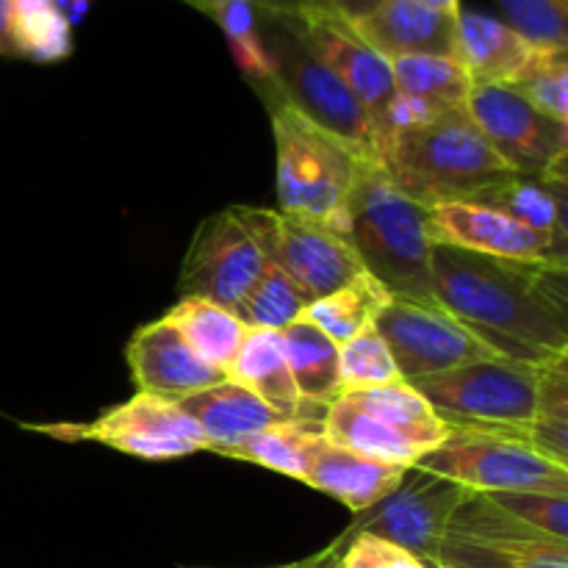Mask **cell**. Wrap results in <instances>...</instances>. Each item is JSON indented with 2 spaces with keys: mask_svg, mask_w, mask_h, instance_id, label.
I'll use <instances>...</instances> for the list:
<instances>
[{
  "mask_svg": "<svg viewBox=\"0 0 568 568\" xmlns=\"http://www.w3.org/2000/svg\"><path fill=\"white\" fill-rule=\"evenodd\" d=\"M416 466L477 494H568V469L536 453L525 436L505 430L449 425L447 438Z\"/></svg>",
  "mask_w": 568,
  "mask_h": 568,
  "instance_id": "52a82bcc",
  "label": "cell"
},
{
  "mask_svg": "<svg viewBox=\"0 0 568 568\" xmlns=\"http://www.w3.org/2000/svg\"><path fill=\"white\" fill-rule=\"evenodd\" d=\"M541 369L544 366L521 361L488 358L410 386L447 425L486 427L527 438V427L536 414Z\"/></svg>",
  "mask_w": 568,
  "mask_h": 568,
  "instance_id": "8992f818",
  "label": "cell"
},
{
  "mask_svg": "<svg viewBox=\"0 0 568 568\" xmlns=\"http://www.w3.org/2000/svg\"><path fill=\"white\" fill-rule=\"evenodd\" d=\"M536 53L538 48L519 37L508 22L480 14V11L460 9L455 59L464 64L471 89L510 87L536 59Z\"/></svg>",
  "mask_w": 568,
  "mask_h": 568,
  "instance_id": "ffe728a7",
  "label": "cell"
},
{
  "mask_svg": "<svg viewBox=\"0 0 568 568\" xmlns=\"http://www.w3.org/2000/svg\"><path fill=\"white\" fill-rule=\"evenodd\" d=\"M403 381L394 364L388 344L375 325L355 333L338 347V392H364V388L386 386Z\"/></svg>",
  "mask_w": 568,
  "mask_h": 568,
  "instance_id": "1f68e13d",
  "label": "cell"
},
{
  "mask_svg": "<svg viewBox=\"0 0 568 568\" xmlns=\"http://www.w3.org/2000/svg\"><path fill=\"white\" fill-rule=\"evenodd\" d=\"M430 266L436 303L499 358L547 366L568 355V264L433 244Z\"/></svg>",
  "mask_w": 568,
  "mask_h": 568,
  "instance_id": "6da1fadb",
  "label": "cell"
},
{
  "mask_svg": "<svg viewBox=\"0 0 568 568\" xmlns=\"http://www.w3.org/2000/svg\"><path fill=\"white\" fill-rule=\"evenodd\" d=\"M9 3V14L20 17V14H31V11L48 9L53 6V0H6Z\"/></svg>",
  "mask_w": 568,
  "mask_h": 568,
  "instance_id": "b9f144b4",
  "label": "cell"
},
{
  "mask_svg": "<svg viewBox=\"0 0 568 568\" xmlns=\"http://www.w3.org/2000/svg\"><path fill=\"white\" fill-rule=\"evenodd\" d=\"M11 39L17 59L53 64L72 53V26L55 6L11 17Z\"/></svg>",
  "mask_w": 568,
  "mask_h": 568,
  "instance_id": "836d02e7",
  "label": "cell"
},
{
  "mask_svg": "<svg viewBox=\"0 0 568 568\" xmlns=\"http://www.w3.org/2000/svg\"><path fill=\"white\" fill-rule=\"evenodd\" d=\"M297 33L308 44L311 53L322 64L331 67L342 78L344 87L369 111V116L377 125V139H381L383 148V116H386L392 98L397 94L388 59H383L377 50L361 42L349 31L347 22L331 20V17L314 14V11H303L297 17Z\"/></svg>",
  "mask_w": 568,
  "mask_h": 568,
  "instance_id": "2e32d148",
  "label": "cell"
},
{
  "mask_svg": "<svg viewBox=\"0 0 568 568\" xmlns=\"http://www.w3.org/2000/svg\"><path fill=\"white\" fill-rule=\"evenodd\" d=\"M258 26L272 55L270 87L275 89L277 98L349 144L361 159L381 164L375 120L344 87L342 78L311 53L297 33V17L258 9Z\"/></svg>",
  "mask_w": 568,
  "mask_h": 568,
  "instance_id": "5b68a950",
  "label": "cell"
},
{
  "mask_svg": "<svg viewBox=\"0 0 568 568\" xmlns=\"http://www.w3.org/2000/svg\"><path fill=\"white\" fill-rule=\"evenodd\" d=\"M438 568H568V544L521 525L471 491L449 519Z\"/></svg>",
  "mask_w": 568,
  "mask_h": 568,
  "instance_id": "ba28073f",
  "label": "cell"
},
{
  "mask_svg": "<svg viewBox=\"0 0 568 568\" xmlns=\"http://www.w3.org/2000/svg\"><path fill=\"white\" fill-rule=\"evenodd\" d=\"M59 442H94L142 460H172L205 449L194 419L175 403L139 392L128 403L103 410L89 425H22Z\"/></svg>",
  "mask_w": 568,
  "mask_h": 568,
  "instance_id": "7c38bea8",
  "label": "cell"
},
{
  "mask_svg": "<svg viewBox=\"0 0 568 568\" xmlns=\"http://www.w3.org/2000/svg\"><path fill=\"white\" fill-rule=\"evenodd\" d=\"M381 166L394 186L422 209L471 203L480 192L516 175L494 153L466 105L392 136Z\"/></svg>",
  "mask_w": 568,
  "mask_h": 568,
  "instance_id": "7a4b0ae2",
  "label": "cell"
},
{
  "mask_svg": "<svg viewBox=\"0 0 568 568\" xmlns=\"http://www.w3.org/2000/svg\"><path fill=\"white\" fill-rule=\"evenodd\" d=\"M266 261L255 236L253 205H231L200 222L183 258L178 292L236 311Z\"/></svg>",
  "mask_w": 568,
  "mask_h": 568,
  "instance_id": "9c48e42d",
  "label": "cell"
},
{
  "mask_svg": "<svg viewBox=\"0 0 568 568\" xmlns=\"http://www.w3.org/2000/svg\"><path fill=\"white\" fill-rule=\"evenodd\" d=\"M203 11L222 28L239 70L253 83L270 81L272 55L266 50L264 37H261L258 9L247 0H214Z\"/></svg>",
  "mask_w": 568,
  "mask_h": 568,
  "instance_id": "4dcf8cb0",
  "label": "cell"
},
{
  "mask_svg": "<svg viewBox=\"0 0 568 568\" xmlns=\"http://www.w3.org/2000/svg\"><path fill=\"white\" fill-rule=\"evenodd\" d=\"M381 0H305V11H314V14L331 17L338 22H355L361 17L369 14Z\"/></svg>",
  "mask_w": 568,
  "mask_h": 568,
  "instance_id": "74e56055",
  "label": "cell"
},
{
  "mask_svg": "<svg viewBox=\"0 0 568 568\" xmlns=\"http://www.w3.org/2000/svg\"><path fill=\"white\" fill-rule=\"evenodd\" d=\"M342 552H344V541L336 538L331 547L320 549L311 558L294 560V564H283V566H270V568H342ZM181 568H209V566H181Z\"/></svg>",
  "mask_w": 568,
  "mask_h": 568,
  "instance_id": "f35d334b",
  "label": "cell"
},
{
  "mask_svg": "<svg viewBox=\"0 0 568 568\" xmlns=\"http://www.w3.org/2000/svg\"><path fill=\"white\" fill-rule=\"evenodd\" d=\"M414 3L427 6V9L444 11V14H460V0H414Z\"/></svg>",
  "mask_w": 568,
  "mask_h": 568,
  "instance_id": "7bdbcfd3",
  "label": "cell"
},
{
  "mask_svg": "<svg viewBox=\"0 0 568 568\" xmlns=\"http://www.w3.org/2000/svg\"><path fill=\"white\" fill-rule=\"evenodd\" d=\"M405 471L408 469L403 466L381 464V460H372L347 447H338V444L327 442L322 433L311 447L303 483L338 499L353 514H364L399 486Z\"/></svg>",
  "mask_w": 568,
  "mask_h": 568,
  "instance_id": "d6986e66",
  "label": "cell"
},
{
  "mask_svg": "<svg viewBox=\"0 0 568 568\" xmlns=\"http://www.w3.org/2000/svg\"><path fill=\"white\" fill-rule=\"evenodd\" d=\"M344 239L394 300L438 305L425 209L405 197L377 161L361 166L347 200Z\"/></svg>",
  "mask_w": 568,
  "mask_h": 568,
  "instance_id": "3957f363",
  "label": "cell"
},
{
  "mask_svg": "<svg viewBox=\"0 0 568 568\" xmlns=\"http://www.w3.org/2000/svg\"><path fill=\"white\" fill-rule=\"evenodd\" d=\"M375 327L405 383L444 375L475 361L499 358L475 327L442 305L392 300L375 320Z\"/></svg>",
  "mask_w": 568,
  "mask_h": 568,
  "instance_id": "30bf717a",
  "label": "cell"
},
{
  "mask_svg": "<svg viewBox=\"0 0 568 568\" xmlns=\"http://www.w3.org/2000/svg\"><path fill=\"white\" fill-rule=\"evenodd\" d=\"M186 3H192L194 9L203 11L205 6L214 3V0H186ZM247 3H253L255 9L261 11H272V14H286V17H300L305 11V0H247Z\"/></svg>",
  "mask_w": 568,
  "mask_h": 568,
  "instance_id": "ab89813d",
  "label": "cell"
},
{
  "mask_svg": "<svg viewBox=\"0 0 568 568\" xmlns=\"http://www.w3.org/2000/svg\"><path fill=\"white\" fill-rule=\"evenodd\" d=\"M175 405L200 427L205 449H214L220 455L239 447L255 433L283 422V416L272 410L264 399H258L253 392L233 381H222L216 386L203 388V392L183 397Z\"/></svg>",
  "mask_w": 568,
  "mask_h": 568,
  "instance_id": "44dd1931",
  "label": "cell"
},
{
  "mask_svg": "<svg viewBox=\"0 0 568 568\" xmlns=\"http://www.w3.org/2000/svg\"><path fill=\"white\" fill-rule=\"evenodd\" d=\"M0 55H14V39H11V14L9 3L0 0Z\"/></svg>",
  "mask_w": 568,
  "mask_h": 568,
  "instance_id": "60d3db41",
  "label": "cell"
},
{
  "mask_svg": "<svg viewBox=\"0 0 568 568\" xmlns=\"http://www.w3.org/2000/svg\"><path fill=\"white\" fill-rule=\"evenodd\" d=\"M164 320L175 327L183 336V342L214 369H220L227 377L233 361H236L239 349H242L244 336L250 327L242 325L233 311L222 308V305L209 303L200 297H181Z\"/></svg>",
  "mask_w": 568,
  "mask_h": 568,
  "instance_id": "cb8c5ba5",
  "label": "cell"
},
{
  "mask_svg": "<svg viewBox=\"0 0 568 568\" xmlns=\"http://www.w3.org/2000/svg\"><path fill=\"white\" fill-rule=\"evenodd\" d=\"M425 233L430 244H447L469 253L568 264L566 244L558 239L477 203H444L425 209Z\"/></svg>",
  "mask_w": 568,
  "mask_h": 568,
  "instance_id": "9a60e30c",
  "label": "cell"
},
{
  "mask_svg": "<svg viewBox=\"0 0 568 568\" xmlns=\"http://www.w3.org/2000/svg\"><path fill=\"white\" fill-rule=\"evenodd\" d=\"M308 297L297 288V283L286 275L277 264L266 261L258 281L247 288L239 308L233 314L242 320L250 331H275L283 333L288 325L303 320L308 308Z\"/></svg>",
  "mask_w": 568,
  "mask_h": 568,
  "instance_id": "f1b7e54d",
  "label": "cell"
},
{
  "mask_svg": "<svg viewBox=\"0 0 568 568\" xmlns=\"http://www.w3.org/2000/svg\"><path fill=\"white\" fill-rule=\"evenodd\" d=\"M322 419L325 416H300V419L277 422V425L250 436L239 447L227 449L225 458L247 460V464H258L277 475L305 480L311 447L322 436Z\"/></svg>",
  "mask_w": 568,
  "mask_h": 568,
  "instance_id": "4316f807",
  "label": "cell"
},
{
  "mask_svg": "<svg viewBox=\"0 0 568 568\" xmlns=\"http://www.w3.org/2000/svg\"><path fill=\"white\" fill-rule=\"evenodd\" d=\"M532 109L555 122H568V50H538L527 70L510 83Z\"/></svg>",
  "mask_w": 568,
  "mask_h": 568,
  "instance_id": "d6a6232c",
  "label": "cell"
},
{
  "mask_svg": "<svg viewBox=\"0 0 568 568\" xmlns=\"http://www.w3.org/2000/svg\"><path fill=\"white\" fill-rule=\"evenodd\" d=\"M342 568H430V566H425L419 558L405 552V549L397 547V544L383 541V538L369 536V532H358V536H349L347 541H344Z\"/></svg>",
  "mask_w": 568,
  "mask_h": 568,
  "instance_id": "8d00e7d4",
  "label": "cell"
},
{
  "mask_svg": "<svg viewBox=\"0 0 568 568\" xmlns=\"http://www.w3.org/2000/svg\"><path fill=\"white\" fill-rule=\"evenodd\" d=\"M497 508L519 519L521 525L568 544V494L549 491H503L486 494Z\"/></svg>",
  "mask_w": 568,
  "mask_h": 568,
  "instance_id": "d590c367",
  "label": "cell"
},
{
  "mask_svg": "<svg viewBox=\"0 0 568 568\" xmlns=\"http://www.w3.org/2000/svg\"><path fill=\"white\" fill-rule=\"evenodd\" d=\"M227 381L239 383L255 397L264 399L272 410L283 419H300V416H325L322 408H308L300 399L297 386L292 381L283 336L275 331H247L242 349L233 361Z\"/></svg>",
  "mask_w": 568,
  "mask_h": 568,
  "instance_id": "7402d4cb",
  "label": "cell"
},
{
  "mask_svg": "<svg viewBox=\"0 0 568 568\" xmlns=\"http://www.w3.org/2000/svg\"><path fill=\"white\" fill-rule=\"evenodd\" d=\"M527 444L552 464L568 469V355L541 369Z\"/></svg>",
  "mask_w": 568,
  "mask_h": 568,
  "instance_id": "f546056e",
  "label": "cell"
},
{
  "mask_svg": "<svg viewBox=\"0 0 568 568\" xmlns=\"http://www.w3.org/2000/svg\"><path fill=\"white\" fill-rule=\"evenodd\" d=\"M471 203L503 211L510 220L549 233L560 244L568 242L566 231V178L510 175L508 181L486 189Z\"/></svg>",
  "mask_w": 568,
  "mask_h": 568,
  "instance_id": "603a6c76",
  "label": "cell"
},
{
  "mask_svg": "<svg viewBox=\"0 0 568 568\" xmlns=\"http://www.w3.org/2000/svg\"><path fill=\"white\" fill-rule=\"evenodd\" d=\"M466 111L494 153L527 178H566V125L532 109L510 87H475Z\"/></svg>",
  "mask_w": 568,
  "mask_h": 568,
  "instance_id": "5bb4252c",
  "label": "cell"
},
{
  "mask_svg": "<svg viewBox=\"0 0 568 568\" xmlns=\"http://www.w3.org/2000/svg\"><path fill=\"white\" fill-rule=\"evenodd\" d=\"M388 64L397 92L425 100L433 109H460L469 100L471 81L464 64L453 55H403Z\"/></svg>",
  "mask_w": 568,
  "mask_h": 568,
  "instance_id": "83f0119b",
  "label": "cell"
},
{
  "mask_svg": "<svg viewBox=\"0 0 568 568\" xmlns=\"http://www.w3.org/2000/svg\"><path fill=\"white\" fill-rule=\"evenodd\" d=\"M469 494V488L414 466L405 471L399 486L388 497L364 514H355L353 527L342 538L347 541L349 536L369 532L383 541L397 544L425 566L438 568L449 519Z\"/></svg>",
  "mask_w": 568,
  "mask_h": 568,
  "instance_id": "8fae6325",
  "label": "cell"
},
{
  "mask_svg": "<svg viewBox=\"0 0 568 568\" xmlns=\"http://www.w3.org/2000/svg\"><path fill=\"white\" fill-rule=\"evenodd\" d=\"M125 361L139 392L166 403H181L183 397L227 381L183 342L181 333L164 316L133 333L125 347Z\"/></svg>",
  "mask_w": 568,
  "mask_h": 568,
  "instance_id": "e0dca14e",
  "label": "cell"
},
{
  "mask_svg": "<svg viewBox=\"0 0 568 568\" xmlns=\"http://www.w3.org/2000/svg\"><path fill=\"white\" fill-rule=\"evenodd\" d=\"M519 37L538 50H568V0H494Z\"/></svg>",
  "mask_w": 568,
  "mask_h": 568,
  "instance_id": "e575fe53",
  "label": "cell"
},
{
  "mask_svg": "<svg viewBox=\"0 0 568 568\" xmlns=\"http://www.w3.org/2000/svg\"><path fill=\"white\" fill-rule=\"evenodd\" d=\"M253 87L270 109L275 133L277 211L322 222L344 236L347 200L366 159L277 98L270 81Z\"/></svg>",
  "mask_w": 568,
  "mask_h": 568,
  "instance_id": "277c9868",
  "label": "cell"
},
{
  "mask_svg": "<svg viewBox=\"0 0 568 568\" xmlns=\"http://www.w3.org/2000/svg\"><path fill=\"white\" fill-rule=\"evenodd\" d=\"M349 31L383 59L403 55H453L458 50V14L427 9L414 0H381Z\"/></svg>",
  "mask_w": 568,
  "mask_h": 568,
  "instance_id": "ac0fdd59",
  "label": "cell"
},
{
  "mask_svg": "<svg viewBox=\"0 0 568 568\" xmlns=\"http://www.w3.org/2000/svg\"><path fill=\"white\" fill-rule=\"evenodd\" d=\"M255 236L272 264L281 266L308 303L347 286L364 270L353 244L322 222L253 209Z\"/></svg>",
  "mask_w": 568,
  "mask_h": 568,
  "instance_id": "4fadbf2b",
  "label": "cell"
},
{
  "mask_svg": "<svg viewBox=\"0 0 568 568\" xmlns=\"http://www.w3.org/2000/svg\"><path fill=\"white\" fill-rule=\"evenodd\" d=\"M281 336L300 399L308 408L325 410L342 394L338 392V344H333L320 327L305 320L288 325Z\"/></svg>",
  "mask_w": 568,
  "mask_h": 568,
  "instance_id": "d4e9b609",
  "label": "cell"
},
{
  "mask_svg": "<svg viewBox=\"0 0 568 568\" xmlns=\"http://www.w3.org/2000/svg\"><path fill=\"white\" fill-rule=\"evenodd\" d=\"M392 300V294H388L369 272H361L358 277H353V281H349L347 286L338 288V292L311 303L308 308H305L303 320L320 327L333 344L342 347V344L349 342L355 333L375 325V320L383 314V308H386Z\"/></svg>",
  "mask_w": 568,
  "mask_h": 568,
  "instance_id": "484cf974",
  "label": "cell"
}]
</instances>
